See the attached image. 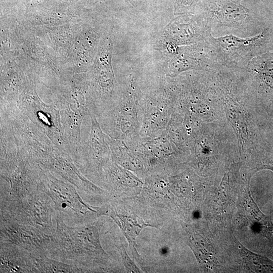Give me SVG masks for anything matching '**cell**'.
<instances>
[{
    "label": "cell",
    "mask_w": 273,
    "mask_h": 273,
    "mask_svg": "<svg viewBox=\"0 0 273 273\" xmlns=\"http://www.w3.org/2000/svg\"><path fill=\"white\" fill-rule=\"evenodd\" d=\"M56 227L48 256L76 265L83 272L107 264L109 256L101 244L103 220L74 226L66 224L62 215L55 211Z\"/></svg>",
    "instance_id": "6da1fadb"
},
{
    "label": "cell",
    "mask_w": 273,
    "mask_h": 273,
    "mask_svg": "<svg viewBox=\"0 0 273 273\" xmlns=\"http://www.w3.org/2000/svg\"><path fill=\"white\" fill-rule=\"evenodd\" d=\"M242 1H203L202 14L210 24L212 35L252 36L273 25V11L263 5L250 8Z\"/></svg>",
    "instance_id": "7a4b0ae2"
},
{
    "label": "cell",
    "mask_w": 273,
    "mask_h": 273,
    "mask_svg": "<svg viewBox=\"0 0 273 273\" xmlns=\"http://www.w3.org/2000/svg\"><path fill=\"white\" fill-rule=\"evenodd\" d=\"M51 91L52 104L59 111L63 135L74 161L81 144L82 121L90 114L91 101L85 72L74 74Z\"/></svg>",
    "instance_id": "3957f363"
},
{
    "label": "cell",
    "mask_w": 273,
    "mask_h": 273,
    "mask_svg": "<svg viewBox=\"0 0 273 273\" xmlns=\"http://www.w3.org/2000/svg\"><path fill=\"white\" fill-rule=\"evenodd\" d=\"M112 48L111 39L104 34L94 62L85 72L91 101L90 115H95L98 120L118 105L124 93V86L119 85L113 70Z\"/></svg>",
    "instance_id": "277c9868"
},
{
    "label": "cell",
    "mask_w": 273,
    "mask_h": 273,
    "mask_svg": "<svg viewBox=\"0 0 273 273\" xmlns=\"http://www.w3.org/2000/svg\"><path fill=\"white\" fill-rule=\"evenodd\" d=\"M126 83L118 105L98 120L105 133L123 141L139 136L142 122L140 101L143 92L136 76L130 74Z\"/></svg>",
    "instance_id": "5b68a950"
},
{
    "label": "cell",
    "mask_w": 273,
    "mask_h": 273,
    "mask_svg": "<svg viewBox=\"0 0 273 273\" xmlns=\"http://www.w3.org/2000/svg\"><path fill=\"white\" fill-rule=\"evenodd\" d=\"M1 219L10 220L36 228L53 235L55 228L53 216L55 210L41 180L37 189L19 200L1 198Z\"/></svg>",
    "instance_id": "8992f818"
},
{
    "label": "cell",
    "mask_w": 273,
    "mask_h": 273,
    "mask_svg": "<svg viewBox=\"0 0 273 273\" xmlns=\"http://www.w3.org/2000/svg\"><path fill=\"white\" fill-rule=\"evenodd\" d=\"M209 41L214 47L222 65L244 69L255 57L273 51V25L252 36H212Z\"/></svg>",
    "instance_id": "52a82bcc"
},
{
    "label": "cell",
    "mask_w": 273,
    "mask_h": 273,
    "mask_svg": "<svg viewBox=\"0 0 273 273\" xmlns=\"http://www.w3.org/2000/svg\"><path fill=\"white\" fill-rule=\"evenodd\" d=\"M41 180L55 211L60 213L63 217L67 216L75 225L91 222L93 218L104 215L105 207L85 203L73 185L48 170L42 168Z\"/></svg>",
    "instance_id": "ba28073f"
},
{
    "label": "cell",
    "mask_w": 273,
    "mask_h": 273,
    "mask_svg": "<svg viewBox=\"0 0 273 273\" xmlns=\"http://www.w3.org/2000/svg\"><path fill=\"white\" fill-rule=\"evenodd\" d=\"M176 100V93L171 81H163L150 92H143L140 101L142 112L141 137L154 138L166 130Z\"/></svg>",
    "instance_id": "9c48e42d"
},
{
    "label": "cell",
    "mask_w": 273,
    "mask_h": 273,
    "mask_svg": "<svg viewBox=\"0 0 273 273\" xmlns=\"http://www.w3.org/2000/svg\"><path fill=\"white\" fill-rule=\"evenodd\" d=\"M91 127L87 140L81 143L74 162L81 173L96 185H104V167L111 160L112 138L105 133L96 117L89 116Z\"/></svg>",
    "instance_id": "30bf717a"
},
{
    "label": "cell",
    "mask_w": 273,
    "mask_h": 273,
    "mask_svg": "<svg viewBox=\"0 0 273 273\" xmlns=\"http://www.w3.org/2000/svg\"><path fill=\"white\" fill-rule=\"evenodd\" d=\"M41 173L38 164L24 157L18 150L15 162L1 169V198L19 200L27 197L38 187Z\"/></svg>",
    "instance_id": "8fae6325"
},
{
    "label": "cell",
    "mask_w": 273,
    "mask_h": 273,
    "mask_svg": "<svg viewBox=\"0 0 273 273\" xmlns=\"http://www.w3.org/2000/svg\"><path fill=\"white\" fill-rule=\"evenodd\" d=\"M193 14L180 15L168 24L162 35L164 46L173 43L183 46L209 41L213 36L209 22L202 13Z\"/></svg>",
    "instance_id": "7c38bea8"
},
{
    "label": "cell",
    "mask_w": 273,
    "mask_h": 273,
    "mask_svg": "<svg viewBox=\"0 0 273 273\" xmlns=\"http://www.w3.org/2000/svg\"><path fill=\"white\" fill-rule=\"evenodd\" d=\"M222 65L213 46L209 42H202L179 46L176 54L170 56L166 72L171 78L189 70H207Z\"/></svg>",
    "instance_id": "4fadbf2b"
},
{
    "label": "cell",
    "mask_w": 273,
    "mask_h": 273,
    "mask_svg": "<svg viewBox=\"0 0 273 273\" xmlns=\"http://www.w3.org/2000/svg\"><path fill=\"white\" fill-rule=\"evenodd\" d=\"M0 241L18 246L30 253L48 256L53 235L34 226L1 219Z\"/></svg>",
    "instance_id": "5bb4252c"
},
{
    "label": "cell",
    "mask_w": 273,
    "mask_h": 273,
    "mask_svg": "<svg viewBox=\"0 0 273 273\" xmlns=\"http://www.w3.org/2000/svg\"><path fill=\"white\" fill-rule=\"evenodd\" d=\"M98 25L84 19L65 69L71 76L85 73L92 67L104 34Z\"/></svg>",
    "instance_id": "9a60e30c"
},
{
    "label": "cell",
    "mask_w": 273,
    "mask_h": 273,
    "mask_svg": "<svg viewBox=\"0 0 273 273\" xmlns=\"http://www.w3.org/2000/svg\"><path fill=\"white\" fill-rule=\"evenodd\" d=\"M84 18L59 26L27 30L33 33L43 41L66 71V65L81 31Z\"/></svg>",
    "instance_id": "2e32d148"
},
{
    "label": "cell",
    "mask_w": 273,
    "mask_h": 273,
    "mask_svg": "<svg viewBox=\"0 0 273 273\" xmlns=\"http://www.w3.org/2000/svg\"><path fill=\"white\" fill-rule=\"evenodd\" d=\"M39 166L70 183L83 193L89 195H104L106 193L105 190L92 182L81 173L71 156L62 149H56Z\"/></svg>",
    "instance_id": "e0dca14e"
},
{
    "label": "cell",
    "mask_w": 273,
    "mask_h": 273,
    "mask_svg": "<svg viewBox=\"0 0 273 273\" xmlns=\"http://www.w3.org/2000/svg\"><path fill=\"white\" fill-rule=\"evenodd\" d=\"M1 62V105L14 104L25 88L34 82L17 61L2 59Z\"/></svg>",
    "instance_id": "ac0fdd59"
},
{
    "label": "cell",
    "mask_w": 273,
    "mask_h": 273,
    "mask_svg": "<svg viewBox=\"0 0 273 273\" xmlns=\"http://www.w3.org/2000/svg\"><path fill=\"white\" fill-rule=\"evenodd\" d=\"M0 272H36L34 255L15 245L0 241Z\"/></svg>",
    "instance_id": "d6986e66"
},
{
    "label": "cell",
    "mask_w": 273,
    "mask_h": 273,
    "mask_svg": "<svg viewBox=\"0 0 273 273\" xmlns=\"http://www.w3.org/2000/svg\"><path fill=\"white\" fill-rule=\"evenodd\" d=\"M244 70L255 81L259 93L273 99V51L255 57Z\"/></svg>",
    "instance_id": "ffe728a7"
},
{
    "label": "cell",
    "mask_w": 273,
    "mask_h": 273,
    "mask_svg": "<svg viewBox=\"0 0 273 273\" xmlns=\"http://www.w3.org/2000/svg\"><path fill=\"white\" fill-rule=\"evenodd\" d=\"M105 208V215H109L119 226L127 239L133 257L139 261L140 259L136 248L135 238L144 227L149 225L136 216L123 214L114 204Z\"/></svg>",
    "instance_id": "44dd1931"
},
{
    "label": "cell",
    "mask_w": 273,
    "mask_h": 273,
    "mask_svg": "<svg viewBox=\"0 0 273 273\" xmlns=\"http://www.w3.org/2000/svg\"><path fill=\"white\" fill-rule=\"evenodd\" d=\"M228 83L225 82L222 86L221 97L227 117L238 136L239 149L243 150L248 138L247 125L243 112L233 98Z\"/></svg>",
    "instance_id": "7402d4cb"
},
{
    "label": "cell",
    "mask_w": 273,
    "mask_h": 273,
    "mask_svg": "<svg viewBox=\"0 0 273 273\" xmlns=\"http://www.w3.org/2000/svg\"><path fill=\"white\" fill-rule=\"evenodd\" d=\"M110 148L111 160L119 165L136 172L145 168L142 161L124 141L112 139Z\"/></svg>",
    "instance_id": "603a6c76"
},
{
    "label": "cell",
    "mask_w": 273,
    "mask_h": 273,
    "mask_svg": "<svg viewBox=\"0 0 273 273\" xmlns=\"http://www.w3.org/2000/svg\"><path fill=\"white\" fill-rule=\"evenodd\" d=\"M36 272H83L78 266L51 258L47 255H34Z\"/></svg>",
    "instance_id": "cb8c5ba5"
},
{
    "label": "cell",
    "mask_w": 273,
    "mask_h": 273,
    "mask_svg": "<svg viewBox=\"0 0 273 273\" xmlns=\"http://www.w3.org/2000/svg\"><path fill=\"white\" fill-rule=\"evenodd\" d=\"M248 191L244 198L246 210L258 222L262 234L273 242V223L269 217L263 214Z\"/></svg>",
    "instance_id": "d4e9b609"
},
{
    "label": "cell",
    "mask_w": 273,
    "mask_h": 273,
    "mask_svg": "<svg viewBox=\"0 0 273 273\" xmlns=\"http://www.w3.org/2000/svg\"><path fill=\"white\" fill-rule=\"evenodd\" d=\"M241 251L246 265L252 271L256 272H273V260L253 253L243 245Z\"/></svg>",
    "instance_id": "484cf974"
},
{
    "label": "cell",
    "mask_w": 273,
    "mask_h": 273,
    "mask_svg": "<svg viewBox=\"0 0 273 273\" xmlns=\"http://www.w3.org/2000/svg\"><path fill=\"white\" fill-rule=\"evenodd\" d=\"M175 15L194 14L196 5L200 0H173Z\"/></svg>",
    "instance_id": "4316f807"
},
{
    "label": "cell",
    "mask_w": 273,
    "mask_h": 273,
    "mask_svg": "<svg viewBox=\"0 0 273 273\" xmlns=\"http://www.w3.org/2000/svg\"><path fill=\"white\" fill-rule=\"evenodd\" d=\"M116 247L118 248L121 254L124 265L126 268L127 271L129 272H141L140 269L128 256L123 247L122 246H116Z\"/></svg>",
    "instance_id": "83f0119b"
},
{
    "label": "cell",
    "mask_w": 273,
    "mask_h": 273,
    "mask_svg": "<svg viewBox=\"0 0 273 273\" xmlns=\"http://www.w3.org/2000/svg\"><path fill=\"white\" fill-rule=\"evenodd\" d=\"M268 169L273 171V152L265 153L261 158L256 170Z\"/></svg>",
    "instance_id": "f1b7e54d"
},
{
    "label": "cell",
    "mask_w": 273,
    "mask_h": 273,
    "mask_svg": "<svg viewBox=\"0 0 273 273\" xmlns=\"http://www.w3.org/2000/svg\"><path fill=\"white\" fill-rule=\"evenodd\" d=\"M264 6L273 11V0H260Z\"/></svg>",
    "instance_id": "f546056e"
}]
</instances>
